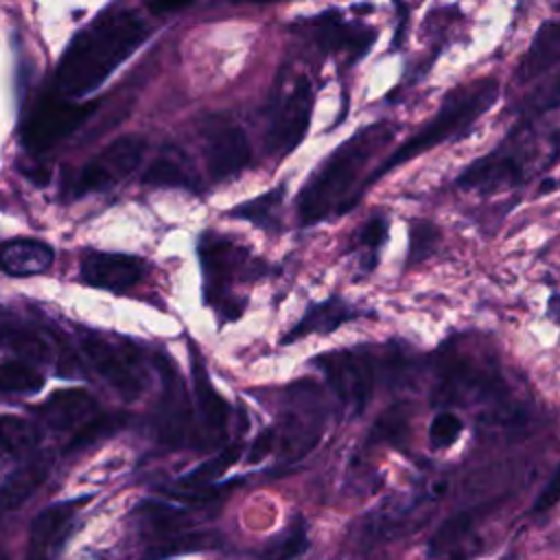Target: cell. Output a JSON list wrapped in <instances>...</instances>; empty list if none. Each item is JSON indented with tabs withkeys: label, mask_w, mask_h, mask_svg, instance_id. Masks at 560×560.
Masks as SVG:
<instances>
[{
	"label": "cell",
	"mask_w": 560,
	"mask_h": 560,
	"mask_svg": "<svg viewBox=\"0 0 560 560\" xmlns=\"http://www.w3.org/2000/svg\"><path fill=\"white\" fill-rule=\"evenodd\" d=\"M308 547L306 527L304 523H295L287 532H282L278 538L269 540L262 549V560H293L304 553Z\"/></svg>",
	"instance_id": "4dcf8cb0"
},
{
	"label": "cell",
	"mask_w": 560,
	"mask_h": 560,
	"mask_svg": "<svg viewBox=\"0 0 560 560\" xmlns=\"http://www.w3.org/2000/svg\"><path fill=\"white\" fill-rule=\"evenodd\" d=\"M44 387V376L24 361L0 363V392L4 394H35Z\"/></svg>",
	"instance_id": "f1b7e54d"
},
{
	"label": "cell",
	"mask_w": 560,
	"mask_h": 560,
	"mask_svg": "<svg viewBox=\"0 0 560 560\" xmlns=\"http://www.w3.org/2000/svg\"><path fill=\"white\" fill-rule=\"evenodd\" d=\"M125 424V416L120 413H105V416H98L94 413L85 424H81L74 433V438L70 440L68 448L70 451H77V448H83V446H90L92 442L105 438V435H112L114 431H118L120 427Z\"/></svg>",
	"instance_id": "d6a6232c"
},
{
	"label": "cell",
	"mask_w": 560,
	"mask_h": 560,
	"mask_svg": "<svg viewBox=\"0 0 560 560\" xmlns=\"http://www.w3.org/2000/svg\"><path fill=\"white\" fill-rule=\"evenodd\" d=\"M144 153L147 140L138 133H127L112 140L90 162L83 164L74 182V195H88L112 188L140 166Z\"/></svg>",
	"instance_id": "ba28073f"
},
{
	"label": "cell",
	"mask_w": 560,
	"mask_h": 560,
	"mask_svg": "<svg viewBox=\"0 0 560 560\" xmlns=\"http://www.w3.org/2000/svg\"><path fill=\"white\" fill-rule=\"evenodd\" d=\"M477 518H479V510H464L444 518L429 540V556L448 553L455 545H459L468 536Z\"/></svg>",
	"instance_id": "484cf974"
},
{
	"label": "cell",
	"mask_w": 560,
	"mask_h": 560,
	"mask_svg": "<svg viewBox=\"0 0 560 560\" xmlns=\"http://www.w3.org/2000/svg\"><path fill=\"white\" fill-rule=\"evenodd\" d=\"M81 278L105 291H127L144 278V260L118 252H88L81 258Z\"/></svg>",
	"instance_id": "2e32d148"
},
{
	"label": "cell",
	"mask_w": 560,
	"mask_h": 560,
	"mask_svg": "<svg viewBox=\"0 0 560 560\" xmlns=\"http://www.w3.org/2000/svg\"><path fill=\"white\" fill-rule=\"evenodd\" d=\"M499 98V81L494 77H483L472 83L459 85L451 90L438 114L411 138H407L398 149H394L374 171L370 177L363 182V192L368 186H372L376 179H381L385 173L392 168L418 158L420 153L451 140V138H462L466 136L472 125L497 103Z\"/></svg>",
	"instance_id": "3957f363"
},
{
	"label": "cell",
	"mask_w": 560,
	"mask_h": 560,
	"mask_svg": "<svg viewBox=\"0 0 560 560\" xmlns=\"http://www.w3.org/2000/svg\"><path fill=\"white\" fill-rule=\"evenodd\" d=\"M273 444H276V431L273 429H267L262 433H258V438L252 442L245 459L247 464H258L262 462L271 451H273Z\"/></svg>",
	"instance_id": "8d00e7d4"
},
{
	"label": "cell",
	"mask_w": 560,
	"mask_h": 560,
	"mask_svg": "<svg viewBox=\"0 0 560 560\" xmlns=\"http://www.w3.org/2000/svg\"><path fill=\"white\" fill-rule=\"evenodd\" d=\"M0 560H9V558H7V556L0 551Z\"/></svg>",
	"instance_id": "60d3db41"
},
{
	"label": "cell",
	"mask_w": 560,
	"mask_h": 560,
	"mask_svg": "<svg viewBox=\"0 0 560 560\" xmlns=\"http://www.w3.org/2000/svg\"><path fill=\"white\" fill-rule=\"evenodd\" d=\"M313 103L315 92L306 77H300L293 88L273 103L265 129V147L271 155L284 158L302 144L311 127Z\"/></svg>",
	"instance_id": "52a82bcc"
},
{
	"label": "cell",
	"mask_w": 560,
	"mask_h": 560,
	"mask_svg": "<svg viewBox=\"0 0 560 560\" xmlns=\"http://www.w3.org/2000/svg\"><path fill=\"white\" fill-rule=\"evenodd\" d=\"M313 365L322 370L332 394L354 413H361L372 400L376 368L374 359L365 350L324 352L313 359Z\"/></svg>",
	"instance_id": "8992f818"
},
{
	"label": "cell",
	"mask_w": 560,
	"mask_h": 560,
	"mask_svg": "<svg viewBox=\"0 0 560 560\" xmlns=\"http://www.w3.org/2000/svg\"><path fill=\"white\" fill-rule=\"evenodd\" d=\"M42 440L39 429L20 416H0V451L13 457L33 455Z\"/></svg>",
	"instance_id": "603a6c76"
},
{
	"label": "cell",
	"mask_w": 560,
	"mask_h": 560,
	"mask_svg": "<svg viewBox=\"0 0 560 560\" xmlns=\"http://www.w3.org/2000/svg\"><path fill=\"white\" fill-rule=\"evenodd\" d=\"M396 127L389 120L363 127L341 142L308 177L298 195L295 210L300 225H315L330 214H343L363 195L368 164L394 140Z\"/></svg>",
	"instance_id": "7a4b0ae2"
},
{
	"label": "cell",
	"mask_w": 560,
	"mask_h": 560,
	"mask_svg": "<svg viewBox=\"0 0 560 560\" xmlns=\"http://www.w3.org/2000/svg\"><path fill=\"white\" fill-rule=\"evenodd\" d=\"M149 37L147 22L133 11H116L79 31L55 70V94L83 98L98 90Z\"/></svg>",
	"instance_id": "6da1fadb"
},
{
	"label": "cell",
	"mask_w": 560,
	"mask_h": 560,
	"mask_svg": "<svg viewBox=\"0 0 560 560\" xmlns=\"http://www.w3.org/2000/svg\"><path fill=\"white\" fill-rule=\"evenodd\" d=\"M435 376V398L440 402H477L488 398L497 387H501L499 374L490 372L486 365L470 361V357L457 350H448L438 359Z\"/></svg>",
	"instance_id": "9c48e42d"
},
{
	"label": "cell",
	"mask_w": 560,
	"mask_h": 560,
	"mask_svg": "<svg viewBox=\"0 0 560 560\" xmlns=\"http://www.w3.org/2000/svg\"><path fill=\"white\" fill-rule=\"evenodd\" d=\"M96 398L85 389H57L37 409V416L57 431L79 429L96 413Z\"/></svg>",
	"instance_id": "ac0fdd59"
},
{
	"label": "cell",
	"mask_w": 560,
	"mask_h": 560,
	"mask_svg": "<svg viewBox=\"0 0 560 560\" xmlns=\"http://www.w3.org/2000/svg\"><path fill=\"white\" fill-rule=\"evenodd\" d=\"M230 2H249V4H260V2H280V0H230Z\"/></svg>",
	"instance_id": "ab89813d"
},
{
	"label": "cell",
	"mask_w": 560,
	"mask_h": 560,
	"mask_svg": "<svg viewBox=\"0 0 560 560\" xmlns=\"http://www.w3.org/2000/svg\"><path fill=\"white\" fill-rule=\"evenodd\" d=\"M85 501L88 497H81V499H70V501H61L44 508L31 523L26 560H55L61 545L68 538L77 510Z\"/></svg>",
	"instance_id": "9a60e30c"
},
{
	"label": "cell",
	"mask_w": 560,
	"mask_h": 560,
	"mask_svg": "<svg viewBox=\"0 0 560 560\" xmlns=\"http://www.w3.org/2000/svg\"><path fill=\"white\" fill-rule=\"evenodd\" d=\"M409 429V411L407 405H394L389 407L372 427L368 444H381V442H400V438Z\"/></svg>",
	"instance_id": "1f68e13d"
},
{
	"label": "cell",
	"mask_w": 560,
	"mask_h": 560,
	"mask_svg": "<svg viewBox=\"0 0 560 560\" xmlns=\"http://www.w3.org/2000/svg\"><path fill=\"white\" fill-rule=\"evenodd\" d=\"M387 238V219L385 217H372L357 234V245L368 252L372 258H376V252Z\"/></svg>",
	"instance_id": "d590c367"
},
{
	"label": "cell",
	"mask_w": 560,
	"mask_h": 560,
	"mask_svg": "<svg viewBox=\"0 0 560 560\" xmlns=\"http://www.w3.org/2000/svg\"><path fill=\"white\" fill-rule=\"evenodd\" d=\"M560 59V28L558 20H547L536 31L525 57L516 68L518 81H532L551 70Z\"/></svg>",
	"instance_id": "ffe728a7"
},
{
	"label": "cell",
	"mask_w": 560,
	"mask_h": 560,
	"mask_svg": "<svg viewBox=\"0 0 560 560\" xmlns=\"http://www.w3.org/2000/svg\"><path fill=\"white\" fill-rule=\"evenodd\" d=\"M188 350H190V370H192V394H195V405H197L199 424H201V429L197 431L195 444L199 448H217L228 438L230 407L225 398L214 389L199 350L192 343L188 346Z\"/></svg>",
	"instance_id": "8fae6325"
},
{
	"label": "cell",
	"mask_w": 560,
	"mask_h": 560,
	"mask_svg": "<svg viewBox=\"0 0 560 560\" xmlns=\"http://www.w3.org/2000/svg\"><path fill=\"white\" fill-rule=\"evenodd\" d=\"M195 0H144L147 9L151 15L155 18H162V15H168V13H175V11H182L186 7H190Z\"/></svg>",
	"instance_id": "f35d334b"
},
{
	"label": "cell",
	"mask_w": 560,
	"mask_h": 560,
	"mask_svg": "<svg viewBox=\"0 0 560 560\" xmlns=\"http://www.w3.org/2000/svg\"><path fill=\"white\" fill-rule=\"evenodd\" d=\"M96 107V101L77 103L59 94L42 96L24 122L22 144L33 153H42L77 131Z\"/></svg>",
	"instance_id": "5b68a950"
},
{
	"label": "cell",
	"mask_w": 560,
	"mask_h": 560,
	"mask_svg": "<svg viewBox=\"0 0 560 560\" xmlns=\"http://www.w3.org/2000/svg\"><path fill=\"white\" fill-rule=\"evenodd\" d=\"M440 238V232L433 223L429 221H416L411 225V249H409V260H420L429 256Z\"/></svg>",
	"instance_id": "e575fe53"
},
{
	"label": "cell",
	"mask_w": 560,
	"mask_h": 560,
	"mask_svg": "<svg viewBox=\"0 0 560 560\" xmlns=\"http://www.w3.org/2000/svg\"><path fill=\"white\" fill-rule=\"evenodd\" d=\"M221 545V538L217 532H173L168 534L162 542L153 545L149 549L147 560H162L171 558L177 553H188V551H206Z\"/></svg>",
	"instance_id": "d4e9b609"
},
{
	"label": "cell",
	"mask_w": 560,
	"mask_h": 560,
	"mask_svg": "<svg viewBox=\"0 0 560 560\" xmlns=\"http://www.w3.org/2000/svg\"><path fill=\"white\" fill-rule=\"evenodd\" d=\"M311 37L328 52H346L352 57L365 55L374 44L376 31L359 22H346L337 13H324L311 20Z\"/></svg>",
	"instance_id": "e0dca14e"
},
{
	"label": "cell",
	"mask_w": 560,
	"mask_h": 560,
	"mask_svg": "<svg viewBox=\"0 0 560 560\" xmlns=\"http://www.w3.org/2000/svg\"><path fill=\"white\" fill-rule=\"evenodd\" d=\"M4 341L22 357L28 361H50L52 350L46 337H42L35 330L28 328H7L4 330Z\"/></svg>",
	"instance_id": "f546056e"
},
{
	"label": "cell",
	"mask_w": 560,
	"mask_h": 560,
	"mask_svg": "<svg viewBox=\"0 0 560 560\" xmlns=\"http://www.w3.org/2000/svg\"><path fill=\"white\" fill-rule=\"evenodd\" d=\"M525 179V153L501 144L492 153L468 164L457 177L459 188L492 192L505 186H516Z\"/></svg>",
	"instance_id": "5bb4252c"
},
{
	"label": "cell",
	"mask_w": 560,
	"mask_h": 560,
	"mask_svg": "<svg viewBox=\"0 0 560 560\" xmlns=\"http://www.w3.org/2000/svg\"><path fill=\"white\" fill-rule=\"evenodd\" d=\"M462 429L464 424L455 413L442 411L429 424V442L433 448H446L453 442H457V438L462 435Z\"/></svg>",
	"instance_id": "836d02e7"
},
{
	"label": "cell",
	"mask_w": 560,
	"mask_h": 560,
	"mask_svg": "<svg viewBox=\"0 0 560 560\" xmlns=\"http://www.w3.org/2000/svg\"><path fill=\"white\" fill-rule=\"evenodd\" d=\"M52 247L37 238H15L0 247V267L11 276H37L52 265Z\"/></svg>",
	"instance_id": "d6986e66"
},
{
	"label": "cell",
	"mask_w": 560,
	"mask_h": 560,
	"mask_svg": "<svg viewBox=\"0 0 560 560\" xmlns=\"http://www.w3.org/2000/svg\"><path fill=\"white\" fill-rule=\"evenodd\" d=\"M162 374V398L155 409V431L158 440L168 446H182L192 442L195 444V429H192V405L188 400L186 387L177 368L171 365L166 357L158 359Z\"/></svg>",
	"instance_id": "30bf717a"
},
{
	"label": "cell",
	"mask_w": 560,
	"mask_h": 560,
	"mask_svg": "<svg viewBox=\"0 0 560 560\" xmlns=\"http://www.w3.org/2000/svg\"><path fill=\"white\" fill-rule=\"evenodd\" d=\"M354 315L357 313L350 308V304H346L339 298H328L326 302L311 304L308 311L304 313V317L293 326V330L282 337V343H293L295 339L311 335V332H322V335L332 332L341 324L352 319Z\"/></svg>",
	"instance_id": "7402d4cb"
},
{
	"label": "cell",
	"mask_w": 560,
	"mask_h": 560,
	"mask_svg": "<svg viewBox=\"0 0 560 560\" xmlns=\"http://www.w3.org/2000/svg\"><path fill=\"white\" fill-rule=\"evenodd\" d=\"M558 470H553V475L549 477V481L545 483V488H542V492L538 494V499L534 501V508H532V512H545V510H549V508H553L556 505V501L560 499V492H558Z\"/></svg>",
	"instance_id": "74e56055"
},
{
	"label": "cell",
	"mask_w": 560,
	"mask_h": 560,
	"mask_svg": "<svg viewBox=\"0 0 560 560\" xmlns=\"http://www.w3.org/2000/svg\"><path fill=\"white\" fill-rule=\"evenodd\" d=\"M81 352L90 368L122 396L136 400L147 387V374L140 363V352L129 341H112L107 337L85 332L79 339Z\"/></svg>",
	"instance_id": "277c9868"
},
{
	"label": "cell",
	"mask_w": 560,
	"mask_h": 560,
	"mask_svg": "<svg viewBox=\"0 0 560 560\" xmlns=\"http://www.w3.org/2000/svg\"><path fill=\"white\" fill-rule=\"evenodd\" d=\"M282 199H284V186H278V188H271L269 192L252 199V201H245L241 206H236L230 214L232 217H238V219H245L258 228H265V230H276L278 228V210L282 206Z\"/></svg>",
	"instance_id": "4316f807"
},
{
	"label": "cell",
	"mask_w": 560,
	"mask_h": 560,
	"mask_svg": "<svg viewBox=\"0 0 560 560\" xmlns=\"http://www.w3.org/2000/svg\"><path fill=\"white\" fill-rule=\"evenodd\" d=\"M243 455V446L241 444H232V446H223L219 453H214L210 459H206L203 464H199L197 468L188 470L182 479L179 486H184L186 490H201L203 486L217 481L219 477H223L228 472V468H232Z\"/></svg>",
	"instance_id": "cb8c5ba5"
},
{
	"label": "cell",
	"mask_w": 560,
	"mask_h": 560,
	"mask_svg": "<svg viewBox=\"0 0 560 560\" xmlns=\"http://www.w3.org/2000/svg\"><path fill=\"white\" fill-rule=\"evenodd\" d=\"M50 459L46 455L31 457L0 483V514L20 508L48 477Z\"/></svg>",
	"instance_id": "44dd1931"
},
{
	"label": "cell",
	"mask_w": 560,
	"mask_h": 560,
	"mask_svg": "<svg viewBox=\"0 0 560 560\" xmlns=\"http://www.w3.org/2000/svg\"><path fill=\"white\" fill-rule=\"evenodd\" d=\"M199 260L206 278V291L210 293V300L228 289L238 278H245L249 269V252L234 243L232 238H225L214 232H206L199 241Z\"/></svg>",
	"instance_id": "4fadbf2b"
},
{
	"label": "cell",
	"mask_w": 560,
	"mask_h": 560,
	"mask_svg": "<svg viewBox=\"0 0 560 560\" xmlns=\"http://www.w3.org/2000/svg\"><path fill=\"white\" fill-rule=\"evenodd\" d=\"M142 182L147 186H160V188H197L195 177L184 168V164L175 158L162 155L151 162V166L144 171Z\"/></svg>",
	"instance_id": "83f0119b"
},
{
	"label": "cell",
	"mask_w": 560,
	"mask_h": 560,
	"mask_svg": "<svg viewBox=\"0 0 560 560\" xmlns=\"http://www.w3.org/2000/svg\"><path fill=\"white\" fill-rule=\"evenodd\" d=\"M206 166L214 182L238 175L252 160V147L245 131L230 120H210L203 129Z\"/></svg>",
	"instance_id": "7c38bea8"
}]
</instances>
